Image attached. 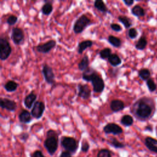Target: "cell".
I'll return each instance as SVG.
<instances>
[{
  "instance_id": "8992f818",
  "label": "cell",
  "mask_w": 157,
  "mask_h": 157,
  "mask_svg": "<svg viewBox=\"0 0 157 157\" xmlns=\"http://www.w3.org/2000/svg\"><path fill=\"white\" fill-rule=\"evenodd\" d=\"M12 53V47L7 38H0V59L2 61L6 60Z\"/></svg>"
},
{
  "instance_id": "603a6c76",
  "label": "cell",
  "mask_w": 157,
  "mask_h": 157,
  "mask_svg": "<svg viewBox=\"0 0 157 157\" xmlns=\"http://www.w3.org/2000/svg\"><path fill=\"white\" fill-rule=\"evenodd\" d=\"M18 84L13 80L7 81L4 85V90L7 92H13L17 90Z\"/></svg>"
},
{
  "instance_id": "7402d4cb",
  "label": "cell",
  "mask_w": 157,
  "mask_h": 157,
  "mask_svg": "<svg viewBox=\"0 0 157 157\" xmlns=\"http://www.w3.org/2000/svg\"><path fill=\"white\" fill-rule=\"evenodd\" d=\"M107 60L110 65L113 67L118 66L121 63V59L116 53H112L109 58L107 59Z\"/></svg>"
},
{
  "instance_id": "6da1fadb",
  "label": "cell",
  "mask_w": 157,
  "mask_h": 157,
  "mask_svg": "<svg viewBox=\"0 0 157 157\" xmlns=\"http://www.w3.org/2000/svg\"><path fill=\"white\" fill-rule=\"evenodd\" d=\"M82 77L83 80L91 83L93 92L101 93L104 90V81L94 68L91 67L87 68L83 72Z\"/></svg>"
},
{
  "instance_id": "30bf717a",
  "label": "cell",
  "mask_w": 157,
  "mask_h": 157,
  "mask_svg": "<svg viewBox=\"0 0 157 157\" xmlns=\"http://www.w3.org/2000/svg\"><path fill=\"white\" fill-rule=\"evenodd\" d=\"M56 45V42L55 40H50L45 43L40 44L36 47L37 52L40 53L46 54L49 53L53 48L55 47Z\"/></svg>"
},
{
  "instance_id": "f1b7e54d",
  "label": "cell",
  "mask_w": 157,
  "mask_h": 157,
  "mask_svg": "<svg viewBox=\"0 0 157 157\" xmlns=\"http://www.w3.org/2000/svg\"><path fill=\"white\" fill-rule=\"evenodd\" d=\"M112 54V50L109 47H105L102 48L99 53V56L101 59L105 60L109 58Z\"/></svg>"
},
{
  "instance_id": "5bb4252c",
  "label": "cell",
  "mask_w": 157,
  "mask_h": 157,
  "mask_svg": "<svg viewBox=\"0 0 157 157\" xmlns=\"http://www.w3.org/2000/svg\"><path fill=\"white\" fill-rule=\"evenodd\" d=\"M37 98V95L34 92H31L29 94H28L24 99V105L26 107V108L29 109H32L33 105L36 102V100Z\"/></svg>"
},
{
  "instance_id": "ba28073f",
  "label": "cell",
  "mask_w": 157,
  "mask_h": 157,
  "mask_svg": "<svg viewBox=\"0 0 157 157\" xmlns=\"http://www.w3.org/2000/svg\"><path fill=\"white\" fill-rule=\"evenodd\" d=\"M42 73L45 81L49 85H53L55 83V75L53 69L48 64H44L42 66Z\"/></svg>"
},
{
  "instance_id": "3957f363",
  "label": "cell",
  "mask_w": 157,
  "mask_h": 157,
  "mask_svg": "<svg viewBox=\"0 0 157 157\" xmlns=\"http://www.w3.org/2000/svg\"><path fill=\"white\" fill-rule=\"evenodd\" d=\"M44 146L50 155H53L58 147V134L53 129L47 132V138L44 140Z\"/></svg>"
},
{
  "instance_id": "ffe728a7",
  "label": "cell",
  "mask_w": 157,
  "mask_h": 157,
  "mask_svg": "<svg viewBox=\"0 0 157 157\" xmlns=\"http://www.w3.org/2000/svg\"><path fill=\"white\" fill-rule=\"evenodd\" d=\"M53 1H44V4L41 8V12L44 15H49L53 12Z\"/></svg>"
},
{
  "instance_id": "f35d334b",
  "label": "cell",
  "mask_w": 157,
  "mask_h": 157,
  "mask_svg": "<svg viewBox=\"0 0 157 157\" xmlns=\"http://www.w3.org/2000/svg\"><path fill=\"white\" fill-rule=\"evenodd\" d=\"M19 137L21 140L25 142L29 137V134L27 132H23L19 136Z\"/></svg>"
},
{
  "instance_id": "4fadbf2b",
  "label": "cell",
  "mask_w": 157,
  "mask_h": 157,
  "mask_svg": "<svg viewBox=\"0 0 157 157\" xmlns=\"http://www.w3.org/2000/svg\"><path fill=\"white\" fill-rule=\"evenodd\" d=\"M0 106L2 109L10 112H14L17 108V103L14 101L6 98H1Z\"/></svg>"
},
{
  "instance_id": "4dcf8cb0",
  "label": "cell",
  "mask_w": 157,
  "mask_h": 157,
  "mask_svg": "<svg viewBox=\"0 0 157 157\" xmlns=\"http://www.w3.org/2000/svg\"><path fill=\"white\" fill-rule=\"evenodd\" d=\"M109 143L110 144V145L115 147V148H122L124 147V145L123 143L119 142L117 139L113 137L110 138V140L109 141Z\"/></svg>"
},
{
  "instance_id": "ab89813d",
  "label": "cell",
  "mask_w": 157,
  "mask_h": 157,
  "mask_svg": "<svg viewBox=\"0 0 157 157\" xmlns=\"http://www.w3.org/2000/svg\"><path fill=\"white\" fill-rule=\"evenodd\" d=\"M59 157H72V155L69 151H63L61 153Z\"/></svg>"
},
{
  "instance_id": "ac0fdd59",
  "label": "cell",
  "mask_w": 157,
  "mask_h": 157,
  "mask_svg": "<svg viewBox=\"0 0 157 157\" xmlns=\"http://www.w3.org/2000/svg\"><path fill=\"white\" fill-rule=\"evenodd\" d=\"M93 45V42L91 40H85L78 43L77 47V52L78 54L81 55L83 52L87 48L92 47Z\"/></svg>"
},
{
  "instance_id": "484cf974",
  "label": "cell",
  "mask_w": 157,
  "mask_h": 157,
  "mask_svg": "<svg viewBox=\"0 0 157 157\" xmlns=\"http://www.w3.org/2000/svg\"><path fill=\"white\" fill-rule=\"evenodd\" d=\"M118 20L120 22H121L125 28H127V29L129 28L132 25V20H131V18H129L127 16L120 15L118 17Z\"/></svg>"
},
{
  "instance_id": "2e32d148",
  "label": "cell",
  "mask_w": 157,
  "mask_h": 157,
  "mask_svg": "<svg viewBox=\"0 0 157 157\" xmlns=\"http://www.w3.org/2000/svg\"><path fill=\"white\" fill-rule=\"evenodd\" d=\"M18 120L20 123L27 124L31 121V114L28 110L26 109L22 110L18 114Z\"/></svg>"
},
{
  "instance_id": "277c9868",
  "label": "cell",
  "mask_w": 157,
  "mask_h": 157,
  "mask_svg": "<svg viewBox=\"0 0 157 157\" xmlns=\"http://www.w3.org/2000/svg\"><path fill=\"white\" fill-rule=\"evenodd\" d=\"M91 24V20L86 15L82 14L75 20L73 26V31L75 34L82 33Z\"/></svg>"
},
{
  "instance_id": "e0dca14e",
  "label": "cell",
  "mask_w": 157,
  "mask_h": 157,
  "mask_svg": "<svg viewBox=\"0 0 157 157\" xmlns=\"http://www.w3.org/2000/svg\"><path fill=\"white\" fill-rule=\"evenodd\" d=\"M145 145L150 151L157 153V140L147 137L145 139Z\"/></svg>"
},
{
  "instance_id": "f546056e",
  "label": "cell",
  "mask_w": 157,
  "mask_h": 157,
  "mask_svg": "<svg viewBox=\"0 0 157 157\" xmlns=\"http://www.w3.org/2000/svg\"><path fill=\"white\" fill-rule=\"evenodd\" d=\"M139 77L143 80H147L150 78V72L148 69L143 68L141 69L138 73Z\"/></svg>"
},
{
  "instance_id": "52a82bcc",
  "label": "cell",
  "mask_w": 157,
  "mask_h": 157,
  "mask_svg": "<svg viewBox=\"0 0 157 157\" xmlns=\"http://www.w3.org/2000/svg\"><path fill=\"white\" fill-rule=\"evenodd\" d=\"M45 109V103L42 101H37L33 105L31 111V116L34 118L35 119H40L44 112V110Z\"/></svg>"
},
{
  "instance_id": "d590c367",
  "label": "cell",
  "mask_w": 157,
  "mask_h": 157,
  "mask_svg": "<svg viewBox=\"0 0 157 157\" xmlns=\"http://www.w3.org/2000/svg\"><path fill=\"white\" fill-rule=\"evenodd\" d=\"M90 149V144L86 140H83L82 142V145H81V150L83 152H87Z\"/></svg>"
},
{
  "instance_id": "e575fe53",
  "label": "cell",
  "mask_w": 157,
  "mask_h": 157,
  "mask_svg": "<svg viewBox=\"0 0 157 157\" xmlns=\"http://www.w3.org/2000/svg\"><path fill=\"white\" fill-rule=\"evenodd\" d=\"M18 20V17L16 15H10L7 19L6 22L7 23L10 25V26H13L14 25Z\"/></svg>"
},
{
  "instance_id": "83f0119b",
  "label": "cell",
  "mask_w": 157,
  "mask_h": 157,
  "mask_svg": "<svg viewBox=\"0 0 157 157\" xmlns=\"http://www.w3.org/2000/svg\"><path fill=\"white\" fill-rule=\"evenodd\" d=\"M133 118L129 115H123L120 120V123L124 126H130L133 124Z\"/></svg>"
},
{
  "instance_id": "8fae6325",
  "label": "cell",
  "mask_w": 157,
  "mask_h": 157,
  "mask_svg": "<svg viewBox=\"0 0 157 157\" xmlns=\"http://www.w3.org/2000/svg\"><path fill=\"white\" fill-rule=\"evenodd\" d=\"M103 131L105 134H112L113 135H118L123 133L122 128L114 123H109L105 124L103 127Z\"/></svg>"
},
{
  "instance_id": "5b68a950",
  "label": "cell",
  "mask_w": 157,
  "mask_h": 157,
  "mask_svg": "<svg viewBox=\"0 0 157 157\" xmlns=\"http://www.w3.org/2000/svg\"><path fill=\"white\" fill-rule=\"evenodd\" d=\"M60 143L66 151L70 153H75L78 148V143L77 140L72 137L63 136L61 138Z\"/></svg>"
},
{
  "instance_id": "60d3db41",
  "label": "cell",
  "mask_w": 157,
  "mask_h": 157,
  "mask_svg": "<svg viewBox=\"0 0 157 157\" xmlns=\"http://www.w3.org/2000/svg\"><path fill=\"white\" fill-rule=\"evenodd\" d=\"M123 2L124 3V4L127 6H131V5H132L134 2V0H123Z\"/></svg>"
},
{
  "instance_id": "9c48e42d",
  "label": "cell",
  "mask_w": 157,
  "mask_h": 157,
  "mask_svg": "<svg viewBox=\"0 0 157 157\" xmlns=\"http://www.w3.org/2000/svg\"><path fill=\"white\" fill-rule=\"evenodd\" d=\"M25 35L23 29L18 27L13 28L11 33V39L15 45H20L24 40Z\"/></svg>"
},
{
  "instance_id": "44dd1931",
  "label": "cell",
  "mask_w": 157,
  "mask_h": 157,
  "mask_svg": "<svg viewBox=\"0 0 157 157\" xmlns=\"http://www.w3.org/2000/svg\"><path fill=\"white\" fill-rule=\"evenodd\" d=\"M90 60L89 57L88 55H85L81 61L78 63V68L81 71H85L87 68H88L90 66Z\"/></svg>"
},
{
  "instance_id": "d4e9b609",
  "label": "cell",
  "mask_w": 157,
  "mask_h": 157,
  "mask_svg": "<svg viewBox=\"0 0 157 157\" xmlns=\"http://www.w3.org/2000/svg\"><path fill=\"white\" fill-rule=\"evenodd\" d=\"M131 13L137 17H144L145 15L144 9L139 5L134 6L131 9Z\"/></svg>"
},
{
  "instance_id": "7a4b0ae2",
  "label": "cell",
  "mask_w": 157,
  "mask_h": 157,
  "mask_svg": "<svg viewBox=\"0 0 157 157\" xmlns=\"http://www.w3.org/2000/svg\"><path fill=\"white\" fill-rule=\"evenodd\" d=\"M133 113L137 118L140 120H145L149 118L153 111L151 105L148 103L144 99L137 101L132 106Z\"/></svg>"
},
{
  "instance_id": "d6a6232c",
  "label": "cell",
  "mask_w": 157,
  "mask_h": 157,
  "mask_svg": "<svg viewBox=\"0 0 157 157\" xmlns=\"http://www.w3.org/2000/svg\"><path fill=\"white\" fill-rule=\"evenodd\" d=\"M147 86L148 88V90L151 92L155 91L156 89V85L151 78H149L147 80Z\"/></svg>"
},
{
  "instance_id": "9a60e30c",
  "label": "cell",
  "mask_w": 157,
  "mask_h": 157,
  "mask_svg": "<svg viewBox=\"0 0 157 157\" xmlns=\"http://www.w3.org/2000/svg\"><path fill=\"white\" fill-rule=\"evenodd\" d=\"M124 102L120 99H113L110 102V108L113 112H118L124 109Z\"/></svg>"
},
{
  "instance_id": "4316f807",
  "label": "cell",
  "mask_w": 157,
  "mask_h": 157,
  "mask_svg": "<svg viewBox=\"0 0 157 157\" xmlns=\"http://www.w3.org/2000/svg\"><path fill=\"white\" fill-rule=\"evenodd\" d=\"M147 44V40L146 37L144 36H141L136 42L135 45V47L137 50H143L146 47Z\"/></svg>"
},
{
  "instance_id": "836d02e7",
  "label": "cell",
  "mask_w": 157,
  "mask_h": 157,
  "mask_svg": "<svg viewBox=\"0 0 157 157\" xmlns=\"http://www.w3.org/2000/svg\"><path fill=\"white\" fill-rule=\"evenodd\" d=\"M137 35H138V32L135 28H131L128 29V36L130 39H134L137 37Z\"/></svg>"
},
{
  "instance_id": "7c38bea8",
  "label": "cell",
  "mask_w": 157,
  "mask_h": 157,
  "mask_svg": "<svg viewBox=\"0 0 157 157\" xmlns=\"http://www.w3.org/2000/svg\"><path fill=\"white\" fill-rule=\"evenodd\" d=\"M77 96L83 99H88L91 96V90L87 84L78 83L77 85Z\"/></svg>"
},
{
  "instance_id": "d6986e66",
  "label": "cell",
  "mask_w": 157,
  "mask_h": 157,
  "mask_svg": "<svg viewBox=\"0 0 157 157\" xmlns=\"http://www.w3.org/2000/svg\"><path fill=\"white\" fill-rule=\"evenodd\" d=\"M94 7L98 11H99V12H101L103 13H110V10L107 8L105 2L102 0H96V1H94Z\"/></svg>"
},
{
  "instance_id": "cb8c5ba5",
  "label": "cell",
  "mask_w": 157,
  "mask_h": 157,
  "mask_svg": "<svg viewBox=\"0 0 157 157\" xmlns=\"http://www.w3.org/2000/svg\"><path fill=\"white\" fill-rule=\"evenodd\" d=\"M108 42L115 48H118L121 45V40L119 37L113 35H109L107 38Z\"/></svg>"
},
{
  "instance_id": "8d00e7d4",
  "label": "cell",
  "mask_w": 157,
  "mask_h": 157,
  "mask_svg": "<svg viewBox=\"0 0 157 157\" xmlns=\"http://www.w3.org/2000/svg\"><path fill=\"white\" fill-rule=\"evenodd\" d=\"M110 27L113 31H114L115 32H120L122 30L121 26L116 23H112L110 25Z\"/></svg>"
},
{
  "instance_id": "74e56055",
  "label": "cell",
  "mask_w": 157,
  "mask_h": 157,
  "mask_svg": "<svg viewBox=\"0 0 157 157\" xmlns=\"http://www.w3.org/2000/svg\"><path fill=\"white\" fill-rule=\"evenodd\" d=\"M30 157H45L40 150H36L32 153Z\"/></svg>"
},
{
  "instance_id": "1f68e13d",
  "label": "cell",
  "mask_w": 157,
  "mask_h": 157,
  "mask_svg": "<svg viewBox=\"0 0 157 157\" xmlns=\"http://www.w3.org/2000/svg\"><path fill=\"white\" fill-rule=\"evenodd\" d=\"M97 157H112V155L110 150L106 148H103L101 149L98 151L97 154Z\"/></svg>"
}]
</instances>
